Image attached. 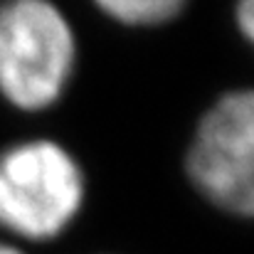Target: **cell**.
I'll use <instances>...</instances> for the list:
<instances>
[{
  "mask_svg": "<svg viewBox=\"0 0 254 254\" xmlns=\"http://www.w3.org/2000/svg\"><path fill=\"white\" fill-rule=\"evenodd\" d=\"M0 254H22V252L15 250V247H10V245H0Z\"/></svg>",
  "mask_w": 254,
  "mask_h": 254,
  "instance_id": "obj_6",
  "label": "cell"
},
{
  "mask_svg": "<svg viewBox=\"0 0 254 254\" xmlns=\"http://www.w3.org/2000/svg\"><path fill=\"white\" fill-rule=\"evenodd\" d=\"M188 173L210 202L254 217V89L225 94L202 116Z\"/></svg>",
  "mask_w": 254,
  "mask_h": 254,
  "instance_id": "obj_3",
  "label": "cell"
},
{
  "mask_svg": "<svg viewBox=\"0 0 254 254\" xmlns=\"http://www.w3.org/2000/svg\"><path fill=\"white\" fill-rule=\"evenodd\" d=\"M237 25L254 45V0H237Z\"/></svg>",
  "mask_w": 254,
  "mask_h": 254,
  "instance_id": "obj_5",
  "label": "cell"
},
{
  "mask_svg": "<svg viewBox=\"0 0 254 254\" xmlns=\"http://www.w3.org/2000/svg\"><path fill=\"white\" fill-rule=\"evenodd\" d=\"M84 175L52 141H27L0 153V227L25 240L57 237L79 212Z\"/></svg>",
  "mask_w": 254,
  "mask_h": 254,
  "instance_id": "obj_2",
  "label": "cell"
},
{
  "mask_svg": "<svg viewBox=\"0 0 254 254\" xmlns=\"http://www.w3.org/2000/svg\"><path fill=\"white\" fill-rule=\"evenodd\" d=\"M106 15L124 25H161L173 20L185 0H94Z\"/></svg>",
  "mask_w": 254,
  "mask_h": 254,
  "instance_id": "obj_4",
  "label": "cell"
},
{
  "mask_svg": "<svg viewBox=\"0 0 254 254\" xmlns=\"http://www.w3.org/2000/svg\"><path fill=\"white\" fill-rule=\"evenodd\" d=\"M74 32L50 0H0V94L17 109L52 106L72 77Z\"/></svg>",
  "mask_w": 254,
  "mask_h": 254,
  "instance_id": "obj_1",
  "label": "cell"
}]
</instances>
